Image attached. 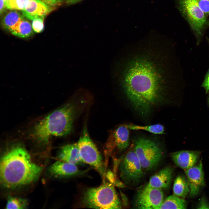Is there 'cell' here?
<instances>
[{
	"mask_svg": "<svg viewBox=\"0 0 209 209\" xmlns=\"http://www.w3.org/2000/svg\"><path fill=\"white\" fill-rule=\"evenodd\" d=\"M155 69L145 62L131 66L126 75L124 87L127 98L134 109L146 116L164 101V89Z\"/></svg>",
	"mask_w": 209,
	"mask_h": 209,
	"instance_id": "1",
	"label": "cell"
},
{
	"mask_svg": "<svg viewBox=\"0 0 209 209\" xmlns=\"http://www.w3.org/2000/svg\"><path fill=\"white\" fill-rule=\"evenodd\" d=\"M0 163L1 184L10 189L35 181L43 169L33 161L26 149L19 145L7 149L1 156Z\"/></svg>",
	"mask_w": 209,
	"mask_h": 209,
	"instance_id": "2",
	"label": "cell"
},
{
	"mask_svg": "<svg viewBox=\"0 0 209 209\" xmlns=\"http://www.w3.org/2000/svg\"><path fill=\"white\" fill-rule=\"evenodd\" d=\"M83 101L69 102L40 120L32 127L30 137L39 144H48L53 137H61L71 131L73 122L84 105Z\"/></svg>",
	"mask_w": 209,
	"mask_h": 209,
	"instance_id": "3",
	"label": "cell"
},
{
	"mask_svg": "<svg viewBox=\"0 0 209 209\" xmlns=\"http://www.w3.org/2000/svg\"><path fill=\"white\" fill-rule=\"evenodd\" d=\"M80 205L83 208L95 209H121L122 207L113 183L105 181L99 186L87 189Z\"/></svg>",
	"mask_w": 209,
	"mask_h": 209,
	"instance_id": "4",
	"label": "cell"
},
{
	"mask_svg": "<svg viewBox=\"0 0 209 209\" xmlns=\"http://www.w3.org/2000/svg\"><path fill=\"white\" fill-rule=\"evenodd\" d=\"M143 170L152 169L159 164L163 156L159 145L153 140L143 137L135 141L134 149Z\"/></svg>",
	"mask_w": 209,
	"mask_h": 209,
	"instance_id": "5",
	"label": "cell"
},
{
	"mask_svg": "<svg viewBox=\"0 0 209 209\" xmlns=\"http://www.w3.org/2000/svg\"><path fill=\"white\" fill-rule=\"evenodd\" d=\"M177 3L179 11L193 32L197 36L201 35L209 26V20L199 7L197 0H177Z\"/></svg>",
	"mask_w": 209,
	"mask_h": 209,
	"instance_id": "6",
	"label": "cell"
},
{
	"mask_svg": "<svg viewBox=\"0 0 209 209\" xmlns=\"http://www.w3.org/2000/svg\"><path fill=\"white\" fill-rule=\"evenodd\" d=\"M77 143L83 163L93 167L105 178L106 175L105 167L102 156L90 138L86 127H84Z\"/></svg>",
	"mask_w": 209,
	"mask_h": 209,
	"instance_id": "7",
	"label": "cell"
},
{
	"mask_svg": "<svg viewBox=\"0 0 209 209\" xmlns=\"http://www.w3.org/2000/svg\"><path fill=\"white\" fill-rule=\"evenodd\" d=\"M119 170L120 177L127 184H137L143 177L144 170L134 149L129 151L122 159Z\"/></svg>",
	"mask_w": 209,
	"mask_h": 209,
	"instance_id": "8",
	"label": "cell"
},
{
	"mask_svg": "<svg viewBox=\"0 0 209 209\" xmlns=\"http://www.w3.org/2000/svg\"><path fill=\"white\" fill-rule=\"evenodd\" d=\"M164 200L162 190L146 185L139 191L135 200L137 208L142 209H158Z\"/></svg>",
	"mask_w": 209,
	"mask_h": 209,
	"instance_id": "9",
	"label": "cell"
},
{
	"mask_svg": "<svg viewBox=\"0 0 209 209\" xmlns=\"http://www.w3.org/2000/svg\"><path fill=\"white\" fill-rule=\"evenodd\" d=\"M129 129L125 124L119 126L110 134L105 151L109 154L115 149L121 151L125 149L129 145Z\"/></svg>",
	"mask_w": 209,
	"mask_h": 209,
	"instance_id": "10",
	"label": "cell"
},
{
	"mask_svg": "<svg viewBox=\"0 0 209 209\" xmlns=\"http://www.w3.org/2000/svg\"><path fill=\"white\" fill-rule=\"evenodd\" d=\"M184 172L190 188L189 196L194 197L199 194L205 186L201 160L194 166L184 170Z\"/></svg>",
	"mask_w": 209,
	"mask_h": 209,
	"instance_id": "11",
	"label": "cell"
},
{
	"mask_svg": "<svg viewBox=\"0 0 209 209\" xmlns=\"http://www.w3.org/2000/svg\"><path fill=\"white\" fill-rule=\"evenodd\" d=\"M201 154L199 151L183 150L172 152L170 156L174 163L184 170L197 164Z\"/></svg>",
	"mask_w": 209,
	"mask_h": 209,
	"instance_id": "12",
	"label": "cell"
},
{
	"mask_svg": "<svg viewBox=\"0 0 209 209\" xmlns=\"http://www.w3.org/2000/svg\"><path fill=\"white\" fill-rule=\"evenodd\" d=\"M53 9L40 0H30L22 10L23 16L30 20L37 17H44Z\"/></svg>",
	"mask_w": 209,
	"mask_h": 209,
	"instance_id": "13",
	"label": "cell"
},
{
	"mask_svg": "<svg viewBox=\"0 0 209 209\" xmlns=\"http://www.w3.org/2000/svg\"><path fill=\"white\" fill-rule=\"evenodd\" d=\"M173 173L172 167H165L152 176L147 185L162 190L167 189L170 186Z\"/></svg>",
	"mask_w": 209,
	"mask_h": 209,
	"instance_id": "14",
	"label": "cell"
},
{
	"mask_svg": "<svg viewBox=\"0 0 209 209\" xmlns=\"http://www.w3.org/2000/svg\"><path fill=\"white\" fill-rule=\"evenodd\" d=\"M49 170L51 174L58 177L73 176L80 173L76 165L60 160L52 164Z\"/></svg>",
	"mask_w": 209,
	"mask_h": 209,
	"instance_id": "15",
	"label": "cell"
},
{
	"mask_svg": "<svg viewBox=\"0 0 209 209\" xmlns=\"http://www.w3.org/2000/svg\"><path fill=\"white\" fill-rule=\"evenodd\" d=\"M58 157L60 160L76 165L84 163L80 156L77 143L63 146L59 152Z\"/></svg>",
	"mask_w": 209,
	"mask_h": 209,
	"instance_id": "16",
	"label": "cell"
},
{
	"mask_svg": "<svg viewBox=\"0 0 209 209\" xmlns=\"http://www.w3.org/2000/svg\"><path fill=\"white\" fill-rule=\"evenodd\" d=\"M173 191L174 194L183 199L189 195L190 188L186 176L180 174L176 177L174 182Z\"/></svg>",
	"mask_w": 209,
	"mask_h": 209,
	"instance_id": "17",
	"label": "cell"
},
{
	"mask_svg": "<svg viewBox=\"0 0 209 209\" xmlns=\"http://www.w3.org/2000/svg\"><path fill=\"white\" fill-rule=\"evenodd\" d=\"M33 30L30 22L24 18L19 21L10 31L17 37L23 38H28L34 34Z\"/></svg>",
	"mask_w": 209,
	"mask_h": 209,
	"instance_id": "18",
	"label": "cell"
},
{
	"mask_svg": "<svg viewBox=\"0 0 209 209\" xmlns=\"http://www.w3.org/2000/svg\"><path fill=\"white\" fill-rule=\"evenodd\" d=\"M187 204L185 199L173 194L164 200L160 209H186Z\"/></svg>",
	"mask_w": 209,
	"mask_h": 209,
	"instance_id": "19",
	"label": "cell"
},
{
	"mask_svg": "<svg viewBox=\"0 0 209 209\" xmlns=\"http://www.w3.org/2000/svg\"><path fill=\"white\" fill-rule=\"evenodd\" d=\"M22 14L16 10L8 12L2 21L3 27L9 31L21 20L24 18Z\"/></svg>",
	"mask_w": 209,
	"mask_h": 209,
	"instance_id": "20",
	"label": "cell"
},
{
	"mask_svg": "<svg viewBox=\"0 0 209 209\" xmlns=\"http://www.w3.org/2000/svg\"><path fill=\"white\" fill-rule=\"evenodd\" d=\"M129 129L132 130H142L155 134H162L164 133V127L160 124L146 126H140L132 124H125Z\"/></svg>",
	"mask_w": 209,
	"mask_h": 209,
	"instance_id": "21",
	"label": "cell"
},
{
	"mask_svg": "<svg viewBox=\"0 0 209 209\" xmlns=\"http://www.w3.org/2000/svg\"><path fill=\"white\" fill-rule=\"evenodd\" d=\"M28 202L26 199L17 197H10L6 205V209H24L27 206Z\"/></svg>",
	"mask_w": 209,
	"mask_h": 209,
	"instance_id": "22",
	"label": "cell"
},
{
	"mask_svg": "<svg viewBox=\"0 0 209 209\" xmlns=\"http://www.w3.org/2000/svg\"><path fill=\"white\" fill-rule=\"evenodd\" d=\"M30 0H9L7 5L8 9L22 10Z\"/></svg>",
	"mask_w": 209,
	"mask_h": 209,
	"instance_id": "23",
	"label": "cell"
},
{
	"mask_svg": "<svg viewBox=\"0 0 209 209\" xmlns=\"http://www.w3.org/2000/svg\"><path fill=\"white\" fill-rule=\"evenodd\" d=\"M44 18L37 17L33 20L32 27L33 31L36 33L42 32L44 29Z\"/></svg>",
	"mask_w": 209,
	"mask_h": 209,
	"instance_id": "24",
	"label": "cell"
},
{
	"mask_svg": "<svg viewBox=\"0 0 209 209\" xmlns=\"http://www.w3.org/2000/svg\"><path fill=\"white\" fill-rule=\"evenodd\" d=\"M200 9L207 16L209 15V0H197Z\"/></svg>",
	"mask_w": 209,
	"mask_h": 209,
	"instance_id": "25",
	"label": "cell"
},
{
	"mask_svg": "<svg viewBox=\"0 0 209 209\" xmlns=\"http://www.w3.org/2000/svg\"><path fill=\"white\" fill-rule=\"evenodd\" d=\"M196 207L198 209H209V203L204 195L200 199Z\"/></svg>",
	"mask_w": 209,
	"mask_h": 209,
	"instance_id": "26",
	"label": "cell"
},
{
	"mask_svg": "<svg viewBox=\"0 0 209 209\" xmlns=\"http://www.w3.org/2000/svg\"><path fill=\"white\" fill-rule=\"evenodd\" d=\"M202 86L205 89L206 93H209V70L206 76Z\"/></svg>",
	"mask_w": 209,
	"mask_h": 209,
	"instance_id": "27",
	"label": "cell"
},
{
	"mask_svg": "<svg viewBox=\"0 0 209 209\" xmlns=\"http://www.w3.org/2000/svg\"><path fill=\"white\" fill-rule=\"evenodd\" d=\"M42 2L48 5L53 7L58 5L59 3L57 0H40Z\"/></svg>",
	"mask_w": 209,
	"mask_h": 209,
	"instance_id": "28",
	"label": "cell"
},
{
	"mask_svg": "<svg viewBox=\"0 0 209 209\" xmlns=\"http://www.w3.org/2000/svg\"><path fill=\"white\" fill-rule=\"evenodd\" d=\"M107 174V177L110 183H114L116 182L113 174L111 172H109Z\"/></svg>",
	"mask_w": 209,
	"mask_h": 209,
	"instance_id": "29",
	"label": "cell"
},
{
	"mask_svg": "<svg viewBox=\"0 0 209 209\" xmlns=\"http://www.w3.org/2000/svg\"><path fill=\"white\" fill-rule=\"evenodd\" d=\"M7 8L4 0H0V14L2 13Z\"/></svg>",
	"mask_w": 209,
	"mask_h": 209,
	"instance_id": "30",
	"label": "cell"
},
{
	"mask_svg": "<svg viewBox=\"0 0 209 209\" xmlns=\"http://www.w3.org/2000/svg\"><path fill=\"white\" fill-rule=\"evenodd\" d=\"M82 0H66L67 2L69 4H73Z\"/></svg>",
	"mask_w": 209,
	"mask_h": 209,
	"instance_id": "31",
	"label": "cell"
},
{
	"mask_svg": "<svg viewBox=\"0 0 209 209\" xmlns=\"http://www.w3.org/2000/svg\"><path fill=\"white\" fill-rule=\"evenodd\" d=\"M207 102L208 105L209 107V95L207 99Z\"/></svg>",
	"mask_w": 209,
	"mask_h": 209,
	"instance_id": "32",
	"label": "cell"
},
{
	"mask_svg": "<svg viewBox=\"0 0 209 209\" xmlns=\"http://www.w3.org/2000/svg\"><path fill=\"white\" fill-rule=\"evenodd\" d=\"M9 0H4L5 1V3H6V6H7V4H8V3Z\"/></svg>",
	"mask_w": 209,
	"mask_h": 209,
	"instance_id": "33",
	"label": "cell"
},
{
	"mask_svg": "<svg viewBox=\"0 0 209 209\" xmlns=\"http://www.w3.org/2000/svg\"><path fill=\"white\" fill-rule=\"evenodd\" d=\"M62 1V0H57V1L59 3Z\"/></svg>",
	"mask_w": 209,
	"mask_h": 209,
	"instance_id": "34",
	"label": "cell"
}]
</instances>
